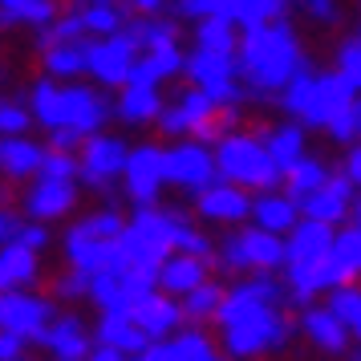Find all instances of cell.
Returning a JSON list of instances; mask_svg holds the SVG:
<instances>
[{
    "label": "cell",
    "instance_id": "1",
    "mask_svg": "<svg viewBox=\"0 0 361 361\" xmlns=\"http://www.w3.org/2000/svg\"><path fill=\"white\" fill-rule=\"evenodd\" d=\"M284 288L272 276H244L235 288H228L224 309H219V333H224V353L231 361H247L260 353H276L288 345V317L280 312Z\"/></svg>",
    "mask_w": 361,
    "mask_h": 361
},
{
    "label": "cell",
    "instance_id": "2",
    "mask_svg": "<svg viewBox=\"0 0 361 361\" xmlns=\"http://www.w3.org/2000/svg\"><path fill=\"white\" fill-rule=\"evenodd\" d=\"M235 61H240V82H244V90L256 94V98L284 94L300 78V69H309L305 53H300V41H296L288 20H272V25H260V29H244L240 33V49H235Z\"/></svg>",
    "mask_w": 361,
    "mask_h": 361
},
{
    "label": "cell",
    "instance_id": "3",
    "mask_svg": "<svg viewBox=\"0 0 361 361\" xmlns=\"http://www.w3.org/2000/svg\"><path fill=\"white\" fill-rule=\"evenodd\" d=\"M333 240L337 228L317 224V219H300V228L284 240L288 244V264H284V280H288V293L296 305L309 309L321 293H333L349 284L345 272L333 264Z\"/></svg>",
    "mask_w": 361,
    "mask_h": 361
},
{
    "label": "cell",
    "instance_id": "4",
    "mask_svg": "<svg viewBox=\"0 0 361 361\" xmlns=\"http://www.w3.org/2000/svg\"><path fill=\"white\" fill-rule=\"evenodd\" d=\"M29 110L49 134L69 130L82 142H90L94 134H102V122L110 118V102L90 85H61L53 78H41L29 94Z\"/></svg>",
    "mask_w": 361,
    "mask_h": 361
},
{
    "label": "cell",
    "instance_id": "5",
    "mask_svg": "<svg viewBox=\"0 0 361 361\" xmlns=\"http://www.w3.org/2000/svg\"><path fill=\"white\" fill-rule=\"evenodd\" d=\"M357 98L361 94L353 90V82L345 73H337V69H321L317 73L309 66V69H300V78L280 94V106L300 126H321V130H329Z\"/></svg>",
    "mask_w": 361,
    "mask_h": 361
},
{
    "label": "cell",
    "instance_id": "6",
    "mask_svg": "<svg viewBox=\"0 0 361 361\" xmlns=\"http://www.w3.org/2000/svg\"><path fill=\"white\" fill-rule=\"evenodd\" d=\"M122 231H126V219H122L114 207H102V212L78 219L66 235V256H69V264H73V272H82V276H90V280L122 272V268H126Z\"/></svg>",
    "mask_w": 361,
    "mask_h": 361
},
{
    "label": "cell",
    "instance_id": "7",
    "mask_svg": "<svg viewBox=\"0 0 361 361\" xmlns=\"http://www.w3.org/2000/svg\"><path fill=\"white\" fill-rule=\"evenodd\" d=\"M183 215L163 212V207H138V212L126 219V231H122V256H126V268L134 272H147V276H159L171 256H175V231H179Z\"/></svg>",
    "mask_w": 361,
    "mask_h": 361
},
{
    "label": "cell",
    "instance_id": "8",
    "mask_svg": "<svg viewBox=\"0 0 361 361\" xmlns=\"http://www.w3.org/2000/svg\"><path fill=\"white\" fill-rule=\"evenodd\" d=\"M215 166H219V179L235 183L244 191H276L280 183H284L280 166L272 163V154L264 147V138L244 134V130L228 134L215 147Z\"/></svg>",
    "mask_w": 361,
    "mask_h": 361
},
{
    "label": "cell",
    "instance_id": "9",
    "mask_svg": "<svg viewBox=\"0 0 361 361\" xmlns=\"http://www.w3.org/2000/svg\"><path fill=\"white\" fill-rule=\"evenodd\" d=\"M215 260L224 264L228 272H252V276H272L276 268L288 264V244L272 235V231L264 228H240L231 231L228 240L219 244V256Z\"/></svg>",
    "mask_w": 361,
    "mask_h": 361
},
{
    "label": "cell",
    "instance_id": "10",
    "mask_svg": "<svg viewBox=\"0 0 361 361\" xmlns=\"http://www.w3.org/2000/svg\"><path fill=\"white\" fill-rule=\"evenodd\" d=\"M183 73L191 78V85H199L203 94H212V102L219 110L244 102V82H240V61H235V53L195 49L187 57V69H183Z\"/></svg>",
    "mask_w": 361,
    "mask_h": 361
},
{
    "label": "cell",
    "instance_id": "11",
    "mask_svg": "<svg viewBox=\"0 0 361 361\" xmlns=\"http://www.w3.org/2000/svg\"><path fill=\"white\" fill-rule=\"evenodd\" d=\"M138 57H142V49H138V41L130 33L90 41V78L98 85L122 90V85H130L134 69H138Z\"/></svg>",
    "mask_w": 361,
    "mask_h": 361
},
{
    "label": "cell",
    "instance_id": "12",
    "mask_svg": "<svg viewBox=\"0 0 361 361\" xmlns=\"http://www.w3.org/2000/svg\"><path fill=\"white\" fill-rule=\"evenodd\" d=\"M82 175L78 179L90 183L94 191H110L114 183H122V175H126V163H130V147L122 142V138H114V134H94L90 142H82Z\"/></svg>",
    "mask_w": 361,
    "mask_h": 361
},
{
    "label": "cell",
    "instance_id": "13",
    "mask_svg": "<svg viewBox=\"0 0 361 361\" xmlns=\"http://www.w3.org/2000/svg\"><path fill=\"white\" fill-rule=\"evenodd\" d=\"M166 187V150L142 147L130 150V163H126V175H122V191L134 207H159V195Z\"/></svg>",
    "mask_w": 361,
    "mask_h": 361
},
{
    "label": "cell",
    "instance_id": "14",
    "mask_svg": "<svg viewBox=\"0 0 361 361\" xmlns=\"http://www.w3.org/2000/svg\"><path fill=\"white\" fill-rule=\"evenodd\" d=\"M53 325V300L37 293H4L0 296V329L20 337L25 345H41L45 329Z\"/></svg>",
    "mask_w": 361,
    "mask_h": 361
},
{
    "label": "cell",
    "instance_id": "15",
    "mask_svg": "<svg viewBox=\"0 0 361 361\" xmlns=\"http://www.w3.org/2000/svg\"><path fill=\"white\" fill-rule=\"evenodd\" d=\"M166 183H175L191 195H203L212 183H219V166H215V150L199 147V142H179L166 150Z\"/></svg>",
    "mask_w": 361,
    "mask_h": 361
},
{
    "label": "cell",
    "instance_id": "16",
    "mask_svg": "<svg viewBox=\"0 0 361 361\" xmlns=\"http://www.w3.org/2000/svg\"><path fill=\"white\" fill-rule=\"evenodd\" d=\"M150 288H159V276L122 268V272H110V276L90 280V300H94L102 312H130Z\"/></svg>",
    "mask_w": 361,
    "mask_h": 361
},
{
    "label": "cell",
    "instance_id": "17",
    "mask_svg": "<svg viewBox=\"0 0 361 361\" xmlns=\"http://www.w3.org/2000/svg\"><path fill=\"white\" fill-rule=\"evenodd\" d=\"M357 195H361L357 187L345 179L341 171H333L321 191H312L309 199H300V212H305V219H317V224H329V228H341L345 219H353Z\"/></svg>",
    "mask_w": 361,
    "mask_h": 361
},
{
    "label": "cell",
    "instance_id": "18",
    "mask_svg": "<svg viewBox=\"0 0 361 361\" xmlns=\"http://www.w3.org/2000/svg\"><path fill=\"white\" fill-rule=\"evenodd\" d=\"M98 337L85 329L82 317H53V325L45 329L41 337V349L49 353L53 361H90V353L98 349Z\"/></svg>",
    "mask_w": 361,
    "mask_h": 361
},
{
    "label": "cell",
    "instance_id": "19",
    "mask_svg": "<svg viewBox=\"0 0 361 361\" xmlns=\"http://www.w3.org/2000/svg\"><path fill=\"white\" fill-rule=\"evenodd\" d=\"M73 203H78V179H37L25 191V207L20 212L29 219H37V224H49V219L69 215Z\"/></svg>",
    "mask_w": 361,
    "mask_h": 361
},
{
    "label": "cell",
    "instance_id": "20",
    "mask_svg": "<svg viewBox=\"0 0 361 361\" xmlns=\"http://www.w3.org/2000/svg\"><path fill=\"white\" fill-rule=\"evenodd\" d=\"M130 317L150 341H166L171 333H179L187 312H183V305H175V296H166L163 288H150V293L130 309Z\"/></svg>",
    "mask_w": 361,
    "mask_h": 361
},
{
    "label": "cell",
    "instance_id": "21",
    "mask_svg": "<svg viewBox=\"0 0 361 361\" xmlns=\"http://www.w3.org/2000/svg\"><path fill=\"white\" fill-rule=\"evenodd\" d=\"M195 212L207 224H244L252 219V195L235 183H212L203 195H195Z\"/></svg>",
    "mask_w": 361,
    "mask_h": 361
},
{
    "label": "cell",
    "instance_id": "22",
    "mask_svg": "<svg viewBox=\"0 0 361 361\" xmlns=\"http://www.w3.org/2000/svg\"><path fill=\"white\" fill-rule=\"evenodd\" d=\"M300 219H305V212H300V203H296L288 191H260V195L252 199V224L264 231H272V235H280V240H288L296 228H300Z\"/></svg>",
    "mask_w": 361,
    "mask_h": 361
},
{
    "label": "cell",
    "instance_id": "23",
    "mask_svg": "<svg viewBox=\"0 0 361 361\" xmlns=\"http://www.w3.org/2000/svg\"><path fill=\"white\" fill-rule=\"evenodd\" d=\"M300 333L309 337L317 349H325V353H349V329L337 312L329 309V305H309V309H300Z\"/></svg>",
    "mask_w": 361,
    "mask_h": 361
},
{
    "label": "cell",
    "instance_id": "24",
    "mask_svg": "<svg viewBox=\"0 0 361 361\" xmlns=\"http://www.w3.org/2000/svg\"><path fill=\"white\" fill-rule=\"evenodd\" d=\"M94 337H98V345L114 349V353H126V357H142L154 345L142 329L134 325L130 312H102L98 325H94Z\"/></svg>",
    "mask_w": 361,
    "mask_h": 361
},
{
    "label": "cell",
    "instance_id": "25",
    "mask_svg": "<svg viewBox=\"0 0 361 361\" xmlns=\"http://www.w3.org/2000/svg\"><path fill=\"white\" fill-rule=\"evenodd\" d=\"M207 284V260H199V256H187V252H175L171 260L159 268V288L166 296H191L195 288Z\"/></svg>",
    "mask_w": 361,
    "mask_h": 361
},
{
    "label": "cell",
    "instance_id": "26",
    "mask_svg": "<svg viewBox=\"0 0 361 361\" xmlns=\"http://www.w3.org/2000/svg\"><path fill=\"white\" fill-rule=\"evenodd\" d=\"M45 154L49 150L41 147L29 134H17V138H4L0 142V166L8 179H41V166H45Z\"/></svg>",
    "mask_w": 361,
    "mask_h": 361
},
{
    "label": "cell",
    "instance_id": "27",
    "mask_svg": "<svg viewBox=\"0 0 361 361\" xmlns=\"http://www.w3.org/2000/svg\"><path fill=\"white\" fill-rule=\"evenodd\" d=\"M163 98H159V90L154 85H122V94L114 102V114L126 122V126H147V122H159L163 118Z\"/></svg>",
    "mask_w": 361,
    "mask_h": 361
},
{
    "label": "cell",
    "instance_id": "28",
    "mask_svg": "<svg viewBox=\"0 0 361 361\" xmlns=\"http://www.w3.org/2000/svg\"><path fill=\"white\" fill-rule=\"evenodd\" d=\"M73 13L82 17V29L90 41L118 37V33H126V25H130V8L126 4H94V0H82Z\"/></svg>",
    "mask_w": 361,
    "mask_h": 361
},
{
    "label": "cell",
    "instance_id": "29",
    "mask_svg": "<svg viewBox=\"0 0 361 361\" xmlns=\"http://www.w3.org/2000/svg\"><path fill=\"white\" fill-rule=\"evenodd\" d=\"M268 154H272V163L280 166V175H288L296 163H305L309 154H305V126L300 122H284V126H272L268 134H260Z\"/></svg>",
    "mask_w": 361,
    "mask_h": 361
},
{
    "label": "cell",
    "instance_id": "30",
    "mask_svg": "<svg viewBox=\"0 0 361 361\" xmlns=\"http://www.w3.org/2000/svg\"><path fill=\"white\" fill-rule=\"evenodd\" d=\"M41 66H45V78H53V82L82 78V73H90V41H69V45L41 49Z\"/></svg>",
    "mask_w": 361,
    "mask_h": 361
},
{
    "label": "cell",
    "instance_id": "31",
    "mask_svg": "<svg viewBox=\"0 0 361 361\" xmlns=\"http://www.w3.org/2000/svg\"><path fill=\"white\" fill-rule=\"evenodd\" d=\"M37 280V252L25 244H4L0 247V288L20 293Z\"/></svg>",
    "mask_w": 361,
    "mask_h": 361
},
{
    "label": "cell",
    "instance_id": "32",
    "mask_svg": "<svg viewBox=\"0 0 361 361\" xmlns=\"http://www.w3.org/2000/svg\"><path fill=\"white\" fill-rule=\"evenodd\" d=\"M179 69H187V57L179 53V45H171V49H150V53L138 57V69H134L130 82L154 85V90H159V85H163L166 78H175Z\"/></svg>",
    "mask_w": 361,
    "mask_h": 361
},
{
    "label": "cell",
    "instance_id": "33",
    "mask_svg": "<svg viewBox=\"0 0 361 361\" xmlns=\"http://www.w3.org/2000/svg\"><path fill=\"white\" fill-rule=\"evenodd\" d=\"M0 13H4V25H29L37 33L61 17L57 0H0Z\"/></svg>",
    "mask_w": 361,
    "mask_h": 361
},
{
    "label": "cell",
    "instance_id": "34",
    "mask_svg": "<svg viewBox=\"0 0 361 361\" xmlns=\"http://www.w3.org/2000/svg\"><path fill=\"white\" fill-rule=\"evenodd\" d=\"M126 33L138 41V49H142V53L179 45V25H175V20H166V17H130Z\"/></svg>",
    "mask_w": 361,
    "mask_h": 361
},
{
    "label": "cell",
    "instance_id": "35",
    "mask_svg": "<svg viewBox=\"0 0 361 361\" xmlns=\"http://www.w3.org/2000/svg\"><path fill=\"white\" fill-rule=\"evenodd\" d=\"M329 175H333V171H329L321 159H312V154H309L305 163H296L293 171L284 175V191H288V195L300 203V199H309L312 191H321V187L329 183Z\"/></svg>",
    "mask_w": 361,
    "mask_h": 361
},
{
    "label": "cell",
    "instance_id": "36",
    "mask_svg": "<svg viewBox=\"0 0 361 361\" xmlns=\"http://www.w3.org/2000/svg\"><path fill=\"white\" fill-rule=\"evenodd\" d=\"M195 49H212V53H235L240 37H235V20L212 17L195 25Z\"/></svg>",
    "mask_w": 361,
    "mask_h": 361
},
{
    "label": "cell",
    "instance_id": "37",
    "mask_svg": "<svg viewBox=\"0 0 361 361\" xmlns=\"http://www.w3.org/2000/svg\"><path fill=\"white\" fill-rule=\"evenodd\" d=\"M333 264L345 272V280L361 276V228L357 224L337 228V240H333Z\"/></svg>",
    "mask_w": 361,
    "mask_h": 361
},
{
    "label": "cell",
    "instance_id": "38",
    "mask_svg": "<svg viewBox=\"0 0 361 361\" xmlns=\"http://www.w3.org/2000/svg\"><path fill=\"white\" fill-rule=\"evenodd\" d=\"M166 345H171V357L175 361H212L215 357V345L203 329H179Z\"/></svg>",
    "mask_w": 361,
    "mask_h": 361
},
{
    "label": "cell",
    "instance_id": "39",
    "mask_svg": "<svg viewBox=\"0 0 361 361\" xmlns=\"http://www.w3.org/2000/svg\"><path fill=\"white\" fill-rule=\"evenodd\" d=\"M175 13L187 20H212V17H224V20H235L240 25V0H175Z\"/></svg>",
    "mask_w": 361,
    "mask_h": 361
},
{
    "label": "cell",
    "instance_id": "40",
    "mask_svg": "<svg viewBox=\"0 0 361 361\" xmlns=\"http://www.w3.org/2000/svg\"><path fill=\"white\" fill-rule=\"evenodd\" d=\"M224 296H228V288H219L215 280H207L203 288H195L191 296H183L179 305H183V312H187V321H207V317H219Z\"/></svg>",
    "mask_w": 361,
    "mask_h": 361
},
{
    "label": "cell",
    "instance_id": "41",
    "mask_svg": "<svg viewBox=\"0 0 361 361\" xmlns=\"http://www.w3.org/2000/svg\"><path fill=\"white\" fill-rule=\"evenodd\" d=\"M329 309L337 312V317L345 321V329L361 341V288H353V284L333 288V293H329Z\"/></svg>",
    "mask_w": 361,
    "mask_h": 361
},
{
    "label": "cell",
    "instance_id": "42",
    "mask_svg": "<svg viewBox=\"0 0 361 361\" xmlns=\"http://www.w3.org/2000/svg\"><path fill=\"white\" fill-rule=\"evenodd\" d=\"M293 0H240V29H260L272 20H284V8Z\"/></svg>",
    "mask_w": 361,
    "mask_h": 361
},
{
    "label": "cell",
    "instance_id": "43",
    "mask_svg": "<svg viewBox=\"0 0 361 361\" xmlns=\"http://www.w3.org/2000/svg\"><path fill=\"white\" fill-rule=\"evenodd\" d=\"M69 41H90L82 29V17L78 13H66L57 17L49 29H41V49H53V45H69Z\"/></svg>",
    "mask_w": 361,
    "mask_h": 361
},
{
    "label": "cell",
    "instance_id": "44",
    "mask_svg": "<svg viewBox=\"0 0 361 361\" xmlns=\"http://www.w3.org/2000/svg\"><path fill=\"white\" fill-rule=\"evenodd\" d=\"M175 252H187V256H199V260L212 264L215 256H219V247L203 235L199 228H191L187 219H179V231H175Z\"/></svg>",
    "mask_w": 361,
    "mask_h": 361
},
{
    "label": "cell",
    "instance_id": "45",
    "mask_svg": "<svg viewBox=\"0 0 361 361\" xmlns=\"http://www.w3.org/2000/svg\"><path fill=\"white\" fill-rule=\"evenodd\" d=\"M82 175V159H73V150H53L45 154L41 166V179H78Z\"/></svg>",
    "mask_w": 361,
    "mask_h": 361
},
{
    "label": "cell",
    "instance_id": "46",
    "mask_svg": "<svg viewBox=\"0 0 361 361\" xmlns=\"http://www.w3.org/2000/svg\"><path fill=\"white\" fill-rule=\"evenodd\" d=\"M29 122H33V110L25 106V102L8 98L4 106H0V130H4V138H17V134L29 130Z\"/></svg>",
    "mask_w": 361,
    "mask_h": 361
},
{
    "label": "cell",
    "instance_id": "47",
    "mask_svg": "<svg viewBox=\"0 0 361 361\" xmlns=\"http://www.w3.org/2000/svg\"><path fill=\"white\" fill-rule=\"evenodd\" d=\"M337 73H345L349 82H353V90L361 94V37H349L341 49H337Z\"/></svg>",
    "mask_w": 361,
    "mask_h": 361
},
{
    "label": "cell",
    "instance_id": "48",
    "mask_svg": "<svg viewBox=\"0 0 361 361\" xmlns=\"http://www.w3.org/2000/svg\"><path fill=\"white\" fill-rule=\"evenodd\" d=\"M296 13H305L317 25H337L341 20V0H293Z\"/></svg>",
    "mask_w": 361,
    "mask_h": 361
},
{
    "label": "cell",
    "instance_id": "49",
    "mask_svg": "<svg viewBox=\"0 0 361 361\" xmlns=\"http://www.w3.org/2000/svg\"><path fill=\"white\" fill-rule=\"evenodd\" d=\"M17 244L33 247V252H45V247H49V228H45V224H37V219H25V228H20Z\"/></svg>",
    "mask_w": 361,
    "mask_h": 361
},
{
    "label": "cell",
    "instance_id": "50",
    "mask_svg": "<svg viewBox=\"0 0 361 361\" xmlns=\"http://www.w3.org/2000/svg\"><path fill=\"white\" fill-rule=\"evenodd\" d=\"M57 296H66V300L90 296V276H82V272H69V276H61V280H57Z\"/></svg>",
    "mask_w": 361,
    "mask_h": 361
},
{
    "label": "cell",
    "instance_id": "51",
    "mask_svg": "<svg viewBox=\"0 0 361 361\" xmlns=\"http://www.w3.org/2000/svg\"><path fill=\"white\" fill-rule=\"evenodd\" d=\"M341 175H345V179H349V183H353V187L361 191V142H357V147H349V150H345V159H341Z\"/></svg>",
    "mask_w": 361,
    "mask_h": 361
},
{
    "label": "cell",
    "instance_id": "52",
    "mask_svg": "<svg viewBox=\"0 0 361 361\" xmlns=\"http://www.w3.org/2000/svg\"><path fill=\"white\" fill-rule=\"evenodd\" d=\"M25 219H29V215H17V212H4V215H0V235H4V244H17Z\"/></svg>",
    "mask_w": 361,
    "mask_h": 361
},
{
    "label": "cell",
    "instance_id": "53",
    "mask_svg": "<svg viewBox=\"0 0 361 361\" xmlns=\"http://www.w3.org/2000/svg\"><path fill=\"white\" fill-rule=\"evenodd\" d=\"M166 4H175V0H130V13L134 17H163Z\"/></svg>",
    "mask_w": 361,
    "mask_h": 361
},
{
    "label": "cell",
    "instance_id": "54",
    "mask_svg": "<svg viewBox=\"0 0 361 361\" xmlns=\"http://www.w3.org/2000/svg\"><path fill=\"white\" fill-rule=\"evenodd\" d=\"M20 353H25V341L13 337V333H4L0 337V361H20Z\"/></svg>",
    "mask_w": 361,
    "mask_h": 361
},
{
    "label": "cell",
    "instance_id": "55",
    "mask_svg": "<svg viewBox=\"0 0 361 361\" xmlns=\"http://www.w3.org/2000/svg\"><path fill=\"white\" fill-rule=\"evenodd\" d=\"M134 361H175V357H171V345L166 341H154L142 357H134Z\"/></svg>",
    "mask_w": 361,
    "mask_h": 361
},
{
    "label": "cell",
    "instance_id": "56",
    "mask_svg": "<svg viewBox=\"0 0 361 361\" xmlns=\"http://www.w3.org/2000/svg\"><path fill=\"white\" fill-rule=\"evenodd\" d=\"M90 361H134V357H126V353H114V349H106V345H98V349L90 353Z\"/></svg>",
    "mask_w": 361,
    "mask_h": 361
},
{
    "label": "cell",
    "instance_id": "57",
    "mask_svg": "<svg viewBox=\"0 0 361 361\" xmlns=\"http://www.w3.org/2000/svg\"><path fill=\"white\" fill-rule=\"evenodd\" d=\"M94 4H126L130 8V0H94Z\"/></svg>",
    "mask_w": 361,
    "mask_h": 361
},
{
    "label": "cell",
    "instance_id": "58",
    "mask_svg": "<svg viewBox=\"0 0 361 361\" xmlns=\"http://www.w3.org/2000/svg\"><path fill=\"white\" fill-rule=\"evenodd\" d=\"M349 361H361V349H353V353H349Z\"/></svg>",
    "mask_w": 361,
    "mask_h": 361
},
{
    "label": "cell",
    "instance_id": "59",
    "mask_svg": "<svg viewBox=\"0 0 361 361\" xmlns=\"http://www.w3.org/2000/svg\"><path fill=\"white\" fill-rule=\"evenodd\" d=\"M212 361H231V357H219V353H215V357H212Z\"/></svg>",
    "mask_w": 361,
    "mask_h": 361
},
{
    "label": "cell",
    "instance_id": "60",
    "mask_svg": "<svg viewBox=\"0 0 361 361\" xmlns=\"http://www.w3.org/2000/svg\"><path fill=\"white\" fill-rule=\"evenodd\" d=\"M357 20H361V4H357ZM357 37H361V29H357Z\"/></svg>",
    "mask_w": 361,
    "mask_h": 361
}]
</instances>
